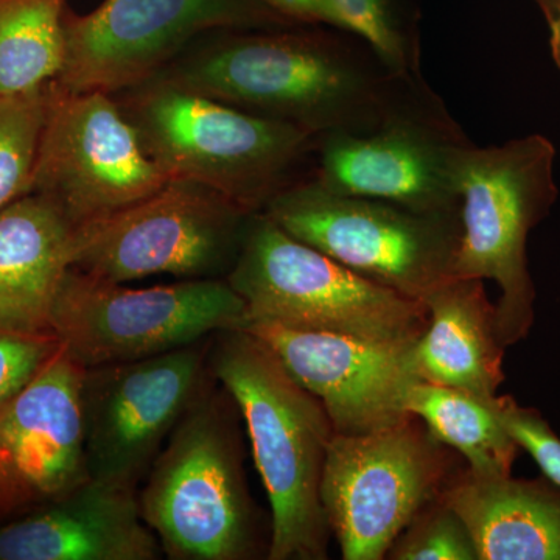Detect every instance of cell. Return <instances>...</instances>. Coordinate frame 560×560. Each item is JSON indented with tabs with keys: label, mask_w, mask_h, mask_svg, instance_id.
Masks as SVG:
<instances>
[{
	"label": "cell",
	"mask_w": 560,
	"mask_h": 560,
	"mask_svg": "<svg viewBox=\"0 0 560 560\" xmlns=\"http://www.w3.org/2000/svg\"><path fill=\"white\" fill-rule=\"evenodd\" d=\"M113 95L168 179L219 191L249 212L312 178L318 136L151 79Z\"/></svg>",
	"instance_id": "3"
},
{
	"label": "cell",
	"mask_w": 560,
	"mask_h": 560,
	"mask_svg": "<svg viewBox=\"0 0 560 560\" xmlns=\"http://www.w3.org/2000/svg\"><path fill=\"white\" fill-rule=\"evenodd\" d=\"M68 0H0V94L38 91L65 58Z\"/></svg>",
	"instance_id": "22"
},
{
	"label": "cell",
	"mask_w": 560,
	"mask_h": 560,
	"mask_svg": "<svg viewBox=\"0 0 560 560\" xmlns=\"http://www.w3.org/2000/svg\"><path fill=\"white\" fill-rule=\"evenodd\" d=\"M147 156L113 95L49 83V106L31 191L80 228L128 208L168 183Z\"/></svg>",
	"instance_id": "13"
},
{
	"label": "cell",
	"mask_w": 560,
	"mask_h": 560,
	"mask_svg": "<svg viewBox=\"0 0 560 560\" xmlns=\"http://www.w3.org/2000/svg\"><path fill=\"white\" fill-rule=\"evenodd\" d=\"M242 329L275 352L291 377L323 405L338 434L389 429L410 419L408 394L420 382L411 346L249 320Z\"/></svg>",
	"instance_id": "15"
},
{
	"label": "cell",
	"mask_w": 560,
	"mask_h": 560,
	"mask_svg": "<svg viewBox=\"0 0 560 560\" xmlns=\"http://www.w3.org/2000/svg\"><path fill=\"white\" fill-rule=\"evenodd\" d=\"M264 213L296 241L411 300L423 302L453 278L458 213L335 194L313 178L283 190Z\"/></svg>",
	"instance_id": "8"
},
{
	"label": "cell",
	"mask_w": 560,
	"mask_h": 560,
	"mask_svg": "<svg viewBox=\"0 0 560 560\" xmlns=\"http://www.w3.org/2000/svg\"><path fill=\"white\" fill-rule=\"evenodd\" d=\"M357 33L394 72L422 75V33L416 0H338Z\"/></svg>",
	"instance_id": "24"
},
{
	"label": "cell",
	"mask_w": 560,
	"mask_h": 560,
	"mask_svg": "<svg viewBox=\"0 0 560 560\" xmlns=\"http://www.w3.org/2000/svg\"><path fill=\"white\" fill-rule=\"evenodd\" d=\"M548 31V46L556 68L560 70V0H534Z\"/></svg>",
	"instance_id": "30"
},
{
	"label": "cell",
	"mask_w": 560,
	"mask_h": 560,
	"mask_svg": "<svg viewBox=\"0 0 560 560\" xmlns=\"http://www.w3.org/2000/svg\"><path fill=\"white\" fill-rule=\"evenodd\" d=\"M154 79L315 136L375 130L429 88L360 35L320 25L223 31Z\"/></svg>",
	"instance_id": "1"
},
{
	"label": "cell",
	"mask_w": 560,
	"mask_h": 560,
	"mask_svg": "<svg viewBox=\"0 0 560 560\" xmlns=\"http://www.w3.org/2000/svg\"><path fill=\"white\" fill-rule=\"evenodd\" d=\"M61 345L54 335L0 330V410L43 371Z\"/></svg>",
	"instance_id": "27"
},
{
	"label": "cell",
	"mask_w": 560,
	"mask_h": 560,
	"mask_svg": "<svg viewBox=\"0 0 560 560\" xmlns=\"http://www.w3.org/2000/svg\"><path fill=\"white\" fill-rule=\"evenodd\" d=\"M555 162V143L541 135L485 149L471 143L459 161L453 278L497 283V327L506 348L525 340L533 327L536 289L526 243L558 200Z\"/></svg>",
	"instance_id": "6"
},
{
	"label": "cell",
	"mask_w": 560,
	"mask_h": 560,
	"mask_svg": "<svg viewBox=\"0 0 560 560\" xmlns=\"http://www.w3.org/2000/svg\"><path fill=\"white\" fill-rule=\"evenodd\" d=\"M261 2L293 24L320 25V27L338 28V31L359 35L338 0H261Z\"/></svg>",
	"instance_id": "28"
},
{
	"label": "cell",
	"mask_w": 560,
	"mask_h": 560,
	"mask_svg": "<svg viewBox=\"0 0 560 560\" xmlns=\"http://www.w3.org/2000/svg\"><path fill=\"white\" fill-rule=\"evenodd\" d=\"M250 217L219 191L171 179L143 200L77 228L70 268L117 283L156 275L226 279Z\"/></svg>",
	"instance_id": "9"
},
{
	"label": "cell",
	"mask_w": 560,
	"mask_h": 560,
	"mask_svg": "<svg viewBox=\"0 0 560 560\" xmlns=\"http://www.w3.org/2000/svg\"><path fill=\"white\" fill-rule=\"evenodd\" d=\"M209 370L245 420L254 463L270 500L267 559H327L331 533L319 489L337 431L323 405L245 329L213 335Z\"/></svg>",
	"instance_id": "2"
},
{
	"label": "cell",
	"mask_w": 560,
	"mask_h": 560,
	"mask_svg": "<svg viewBox=\"0 0 560 560\" xmlns=\"http://www.w3.org/2000/svg\"><path fill=\"white\" fill-rule=\"evenodd\" d=\"M28 503L20 486L11 477L2 456H0V518L9 517L18 511L27 510Z\"/></svg>",
	"instance_id": "29"
},
{
	"label": "cell",
	"mask_w": 560,
	"mask_h": 560,
	"mask_svg": "<svg viewBox=\"0 0 560 560\" xmlns=\"http://www.w3.org/2000/svg\"><path fill=\"white\" fill-rule=\"evenodd\" d=\"M210 340L84 370L81 410L91 478L138 489L209 377Z\"/></svg>",
	"instance_id": "14"
},
{
	"label": "cell",
	"mask_w": 560,
	"mask_h": 560,
	"mask_svg": "<svg viewBox=\"0 0 560 560\" xmlns=\"http://www.w3.org/2000/svg\"><path fill=\"white\" fill-rule=\"evenodd\" d=\"M471 143L429 86L375 130L318 136L312 178L335 194L458 213L459 161Z\"/></svg>",
	"instance_id": "12"
},
{
	"label": "cell",
	"mask_w": 560,
	"mask_h": 560,
	"mask_svg": "<svg viewBox=\"0 0 560 560\" xmlns=\"http://www.w3.org/2000/svg\"><path fill=\"white\" fill-rule=\"evenodd\" d=\"M386 558L478 560V551L466 523L440 495L412 518L394 541Z\"/></svg>",
	"instance_id": "25"
},
{
	"label": "cell",
	"mask_w": 560,
	"mask_h": 560,
	"mask_svg": "<svg viewBox=\"0 0 560 560\" xmlns=\"http://www.w3.org/2000/svg\"><path fill=\"white\" fill-rule=\"evenodd\" d=\"M248 320L327 331L378 345L411 346L429 324L423 302L357 275L253 213L226 278Z\"/></svg>",
	"instance_id": "5"
},
{
	"label": "cell",
	"mask_w": 560,
	"mask_h": 560,
	"mask_svg": "<svg viewBox=\"0 0 560 560\" xmlns=\"http://www.w3.org/2000/svg\"><path fill=\"white\" fill-rule=\"evenodd\" d=\"M445 445L422 420L366 434H335L319 497L345 560H382L452 475Z\"/></svg>",
	"instance_id": "10"
},
{
	"label": "cell",
	"mask_w": 560,
	"mask_h": 560,
	"mask_svg": "<svg viewBox=\"0 0 560 560\" xmlns=\"http://www.w3.org/2000/svg\"><path fill=\"white\" fill-rule=\"evenodd\" d=\"M423 304L429 324L412 348L420 381L467 390L480 399L499 396L506 346L485 280H445Z\"/></svg>",
	"instance_id": "19"
},
{
	"label": "cell",
	"mask_w": 560,
	"mask_h": 560,
	"mask_svg": "<svg viewBox=\"0 0 560 560\" xmlns=\"http://www.w3.org/2000/svg\"><path fill=\"white\" fill-rule=\"evenodd\" d=\"M245 301L226 279H180L128 289L70 268L51 311L50 329L81 368L128 363L242 329Z\"/></svg>",
	"instance_id": "7"
},
{
	"label": "cell",
	"mask_w": 560,
	"mask_h": 560,
	"mask_svg": "<svg viewBox=\"0 0 560 560\" xmlns=\"http://www.w3.org/2000/svg\"><path fill=\"white\" fill-rule=\"evenodd\" d=\"M241 419L231 394L209 372L154 459L139 503L168 559L267 556L243 467Z\"/></svg>",
	"instance_id": "4"
},
{
	"label": "cell",
	"mask_w": 560,
	"mask_h": 560,
	"mask_svg": "<svg viewBox=\"0 0 560 560\" xmlns=\"http://www.w3.org/2000/svg\"><path fill=\"white\" fill-rule=\"evenodd\" d=\"M47 106L49 84L27 94H0V210L31 191Z\"/></svg>",
	"instance_id": "23"
},
{
	"label": "cell",
	"mask_w": 560,
	"mask_h": 560,
	"mask_svg": "<svg viewBox=\"0 0 560 560\" xmlns=\"http://www.w3.org/2000/svg\"><path fill=\"white\" fill-rule=\"evenodd\" d=\"M489 399L467 390L418 382L407 399V411L422 420L431 436L467 460L480 477L511 475L518 445L490 410Z\"/></svg>",
	"instance_id": "21"
},
{
	"label": "cell",
	"mask_w": 560,
	"mask_h": 560,
	"mask_svg": "<svg viewBox=\"0 0 560 560\" xmlns=\"http://www.w3.org/2000/svg\"><path fill=\"white\" fill-rule=\"evenodd\" d=\"M83 374L84 368L60 349L0 410V456L28 506L58 499L91 478L81 410Z\"/></svg>",
	"instance_id": "16"
},
{
	"label": "cell",
	"mask_w": 560,
	"mask_h": 560,
	"mask_svg": "<svg viewBox=\"0 0 560 560\" xmlns=\"http://www.w3.org/2000/svg\"><path fill=\"white\" fill-rule=\"evenodd\" d=\"M441 499L466 523L478 560H560V489L551 481L467 469L448 480Z\"/></svg>",
	"instance_id": "20"
},
{
	"label": "cell",
	"mask_w": 560,
	"mask_h": 560,
	"mask_svg": "<svg viewBox=\"0 0 560 560\" xmlns=\"http://www.w3.org/2000/svg\"><path fill=\"white\" fill-rule=\"evenodd\" d=\"M488 404L518 448L528 452L545 478L560 489V438L550 423L539 411L521 407L510 396L492 397Z\"/></svg>",
	"instance_id": "26"
},
{
	"label": "cell",
	"mask_w": 560,
	"mask_h": 560,
	"mask_svg": "<svg viewBox=\"0 0 560 560\" xmlns=\"http://www.w3.org/2000/svg\"><path fill=\"white\" fill-rule=\"evenodd\" d=\"M156 534L138 489L88 478L20 521L0 526V560H156Z\"/></svg>",
	"instance_id": "17"
},
{
	"label": "cell",
	"mask_w": 560,
	"mask_h": 560,
	"mask_svg": "<svg viewBox=\"0 0 560 560\" xmlns=\"http://www.w3.org/2000/svg\"><path fill=\"white\" fill-rule=\"evenodd\" d=\"M75 228L28 194L0 210V330L54 335L51 311L72 267Z\"/></svg>",
	"instance_id": "18"
},
{
	"label": "cell",
	"mask_w": 560,
	"mask_h": 560,
	"mask_svg": "<svg viewBox=\"0 0 560 560\" xmlns=\"http://www.w3.org/2000/svg\"><path fill=\"white\" fill-rule=\"evenodd\" d=\"M293 25L261 0H105L65 14V58L50 83L116 94L154 79L205 33Z\"/></svg>",
	"instance_id": "11"
}]
</instances>
